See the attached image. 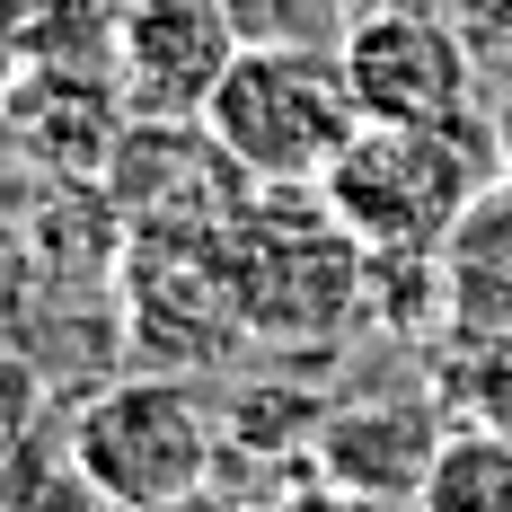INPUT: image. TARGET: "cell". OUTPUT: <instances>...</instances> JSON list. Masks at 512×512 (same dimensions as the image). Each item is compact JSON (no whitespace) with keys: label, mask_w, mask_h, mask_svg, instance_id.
I'll use <instances>...</instances> for the list:
<instances>
[{"label":"cell","mask_w":512,"mask_h":512,"mask_svg":"<svg viewBox=\"0 0 512 512\" xmlns=\"http://www.w3.org/2000/svg\"><path fill=\"white\" fill-rule=\"evenodd\" d=\"M442 451V424L424 407H345L318 424V468L362 495V504H389V495H424Z\"/></svg>","instance_id":"8"},{"label":"cell","mask_w":512,"mask_h":512,"mask_svg":"<svg viewBox=\"0 0 512 512\" xmlns=\"http://www.w3.org/2000/svg\"><path fill=\"white\" fill-rule=\"evenodd\" d=\"M0 62H106L115 71V0H0Z\"/></svg>","instance_id":"9"},{"label":"cell","mask_w":512,"mask_h":512,"mask_svg":"<svg viewBox=\"0 0 512 512\" xmlns=\"http://www.w3.org/2000/svg\"><path fill=\"white\" fill-rule=\"evenodd\" d=\"M36 415H45V371L0 345V468L36 442Z\"/></svg>","instance_id":"12"},{"label":"cell","mask_w":512,"mask_h":512,"mask_svg":"<svg viewBox=\"0 0 512 512\" xmlns=\"http://www.w3.org/2000/svg\"><path fill=\"white\" fill-rule=\"evenodd\" d=\"M0 106H9V133L45 159L53 177L106 168L115 142H124V124H133V106H124V89H115L106 62H45V71H18Z\"/></svg>","instance_id":"7"},{"label":"cell","mask_w":512,"mask_h":512,"mask_svg":"<svg viewBox=\"0 0 512 512\" xmlns=\"http://www.w3.org/2000/svg\"><path fill=\"white\" fill-rule=\"evenodd\" d=\"M239 318L248 336H327L371 283V248L327 212L318 186H283L274 204H248L230 230Z\"/></svg>","instance_id":"3"},{"label":"cell","mask_w":512,"mask_h":512,"mask_svg":"<svg viewBox=\"0 0 512 512\" xmlns=\"http://www.w3.org/2000/svg\"><path fill=\"white\" fill-rule=\"evenodd\" d=\"M460 27H468V45H504L512 53V0H460Z\"/></svg>","instance_id":"13"},{"label":"cell","mask_w":512,"mask_h":512,"mask_svg":"<svg viewBox=\"0 0 512 512\" xmlns=\"http://www.w3.org/2000/svg\"><path fill=\"white\" fill-rule=\"evenodd\" d=\"M62 442L80 451V468L106 495H124L133 512H168L212 486V407L177 380V371H142V380H106L98 398H80Z\"/></svg>","instance_id":"4"},{"label":"cell","mask_w":512,"mask_h":512,"mask_svg":"<svg viewBox=\"0 0 512 512\" xmlns=\"http://www.w3.org/2000/svg\"><path fill=\"white\" fill-rule=\"evenodd\" d=\"M345 89L362 124H468L477 106V45L460 18H433L424 0H389L336 36Z\"/></svg>","instance_id":"5"},{"label":"cell","mask_w":512,"mask_h":512,"mask_svg":"<svg viewBox=\"0 0 512 512\" xmlns=\"http://www.w3.org/2000/svg\"><path fill=\"white\" fill-rule=\"evenodd\" d=\"M318 195L371 256H442L486 195V159L468 124H362Z\"/></svg>","instance_id":"2"},{"label":"cell","mask_w":512,"mask_h":512,"mask_svg":"<svg viewBox=\"0 0 512 512\" xmlns=\"http://www.w3.org/2000/svg\"><path fill=\"white\" fill-rule=\"evenodd\" d=\"M424 512H512V424H468L442 433L433 477H424Z\"/></svg>","instance_id":"10"},{"label":"cell","mask_w":512,"mask_h":512,"mask_svg":"<svg viewBox=\"0 0 512 512\" xmlns=\"http://www.w3.org/2000/svg\"><path fill=\"white\" fill-rule=\"evenodd\" d=\"M248 53L230 0H124L115 9V89L133 115L204 124L212 89Z\"/></svg>","instance_id":"6"},{"label":"cell","mask_w":512,"mask_h":512,"mask_svg":"<svg viewBox=\"0 0 512 512\" xmlns=\"http://www.w3.org/2000/svg\"><path fill=\"white\" fill-rule=\"evenodd\" d=\"M0 512H133L124 495H106L98 477L80 468V451L71 442H27L18 460L0 468Z\"/></svg>","instance_id":"11"},{"label":"cell","mask_w":512,"mask_h":512,"mask_svg":"<svg viewBox=\"0 0 512 512\" xmlns=\"http://www.w3.org/2000/svg\"><path fill=\"white\" fill-rule=\"evenodd\" d=\"M204 124L265 195H283V186H327V168L362 133V106L327 45H248L212 89Z\"/></svg>","instance_id":"1"}]
</instances>
